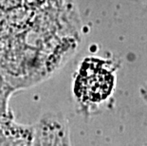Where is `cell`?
Segmentation results:
<instances>
[{
    "label": "cell",
    "instance_id": "6da1fadb",
    "mask_svg": "<svg viewBox=\"0 0 147 146\" xmlns=\"http://www.w3.org/2000/svg\"><path fill=\"white\" fill-rule=\"evenodd\" d=\"M115 67L110 62L90 57L82 62L74 82V94L86 106L101 104L115 87Z\"/></svg>",
    "mask_w": 147,
    "mask_h": 146
}]
</instances>
